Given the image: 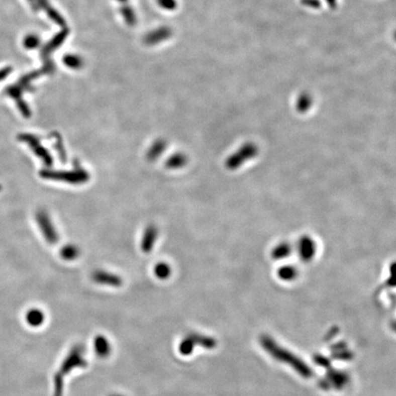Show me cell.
<instances>
[{"mask_svg":"<svg viewBox=\"0 0 396 396\" xmlns=\"http://www.w3.org/2000/svg\"><path fill=\"white\" fill-rule=\"evenodd\" d=\"M85 349L83 345L77 344L73 347L69 351L67 356L61 365L60 370H58L55 375V396H62L63 388V378L64 376L68 375L69 372L76 369L82 368L84 369L87 367L88 362L84 357Z\"/></svg>","mask_w":396,"mask_h":396,"instance_id":"6da1fadb","label":"cell"},{"mask_svg":"<svg viewBox=\"0 0 396 396\" xmlns=\"http://www.w3.org/2000/svg\"><path fill=\"white\" fill-rule=\"evenodd\" d=\"M217 345H218L217 339L213 337L191 332L188 333L185 337H183V339L181 340L179 344V352L183 356H189L193 353L195 347L197 346L211 350L214 349L217 347Z\"/></svg>","mask_w":396,"mask_h":396,"instance_id":"7a4b0ae2","label":"cell"},{"mask_svg":"<svg viewBox=\"0 0 396 396\" xmlns=\"http://www.w3.org/2000/svg\"><path fill=\"white\" fill-rule=\"evenodd\" d=\"M46 178L70 182L72 184H83L90 179L88 172L83 169H78L72 172H53L49 171L43 173Z\"/></svg>","mask_w":396,"mask_h":396,"instance_id":"3957f363","label":"cell"},{"mask_svg":"<svg viewBox=\"0 0 396 396\" xmlns=\"http://www.w3.org/2000/svg\"><path fill=\"white\" fill-rule=\"evenodd\" d=\"M255 154V148L250 144H246L240 149V151H237L234 154L227 160L226 166L230 170H234L236 168L240 166L246 160L250 159L251 157Z\"/></svg>","mask_w":396,"mask_h":396,"instance_id":"277c9868","label":"cell"},{"mask_svg":"<svg viewBox=\"0 0 396 396\" xmlns=\"http://www.w3.org/2000/svg\"><path fill=\"white\" fill-rule=\"evenodd\" d=\"M92 280L100 285H107L110 287H120L123 284L121 277L115 273L109 272L104 270H96L92 273Z\"/></svg>","mask_w":396,"mask_h":396,"instance_id":"5b68a950","label":"cell"},{"mask_svg":"<svg viewBox=\"0 0 396 396\" xmlns=\"http://www.w3.org/2000/svg\"><path fill=\"white\" fill-rule=\"evenodd\" d=\"M159 236V230L155 225H149L147 227L141 239V250L144 253H150L155 246Z\"/></svg>","mask_w":396,"mask_h":396,"instance_id":"8992f818","label":"cell"},{"mask_svg":"<svg viewBox=\"0 0 396 396\" xmlns=\"http://www.w3.org/2000/svg\"><path fill=\"white\" fill-rule=\"evenodd\" d=\"M94 352L99 358H108L112 352V345L104 335H97L93 341Z\"/></svg>","mask_w":396,"mask_h":396,"instance_id":"52a82bcc","label":"cell"},{"mask_svg":"<svg viewBox=\"0 0 396 396\" xmlns=\"http://www.w3.org/2000/svg\"><path fill=\"white\" fill-rule=\"evenodd\" d=\"M38 219H39V223L41 226V229H42L46 240L52 244L56 243V241L58 240L57 233L54 230L51 220L48 218L47 215L42 212L39 214Z\"/></svg>","mask_w":396,"mask_h":396,"instance_id":"ba28073f","label":"cell"},{"mask_svg":"<svg viewBox=\"0 0 396 396\" xmlns=\"http://www.w3.org/2000/svg\"><path fill=\"white\" fill-rule=\"evenodd\" d=\"M22 138L24 139L23 141H26L31 146H32L33 150L36 152L37 155H39V156L42 158V160L45 162L46 165H51V164H52V157L50 156L49 152H48L45 149L42 148V146H41L40 143H39V141H36V139H34L32 136L29 135L24 136V137L22 136Z\"/></svg>","mask_w":396,"mask_h":396,"instance_id":"9c48e42d","label":"cell"},{"mask_svg":"<svg viewBox=\"0 0 396 396\" xmlns=\"http://www.w3.org/2000/svg\"><path fill=\"white\" fill-rule=\"evenodd\" d=\"M167 141L163 139H159L154 141L150 149L147 151V160L149 162H153L162 155L164 151L166 150Z\"/></svg>","mask_w":396,"mask_h":396,"instance_id":"30bf717a","label":"cell"},{"mask_svg":"<svg viewBox=\"0 0 396 396\" xmlns=\"http://www.w3.org/2000/svg\"><path fill=\"white\" fill-rule=\"evenodd\" d=\"M25 319L29 326H31L32 328H39L44 323L45 315L42 310L38 308H32L27 312Z\"/></svg>","mask_w":396,"mask_h":396,"instance_id":"8fae6325","label":"cell"},{"mask_svg":"<svg viewBox=\"0 0 396 396\" xmlns=\"http://www.w3.org/2000/svg\"><path fill=\"white\" fill-rule=\"evenodd\" d=\"M187 156L184 153L177 152V153L172 154V156L167 159L165 166L171 170H176V169H180V168L185 166L187 164Z\"/></svg>","mask_w":396,"mask_h":396,"instance_id":"7c38bea8","label":"cell"},{"mask_svg":"<svg viewBox=\"0 0 396 396\" xmlns=\"http://www.w3.org/2000/svg\"><path fill=\"white\" fill-rule=\"evenodd\" d=\"M154 274L160 280H167L172 274V268L166 262H159L154 267Z\"/></svg>","mask_w":396,"mask_h":396,"instance_id":"4fadbf2b","label":"cell"},{"mask_svg":"<svg viewBox=\"0 0 396 396\" xmlns=\"http://www.w3.org/2000/svg\"><path fill=\"white\" fill-rule=\"evenodd\" d=\"M79 254H80V250L76 246L74 245L64 246L61 250V255L63 257V259L66 261H73L77 259Z\"/></svg>","mask_w":396,"mask_h":396,"instance_id":"5bb4252c","label":"cell"},{"mask_svg":"<svg viewBox=\"0 0 396 396\" xmlns=\"http://www.w3.org/2000/svg\"><path fill=\"white\" fill-rule=\"evenodd\" d=\"M110 396H124L122 395V394H118V393H114V394H111Z\"/></svg>","mask_w":396,"mask_h":396,"instance_id":"9a60e30c","label":"cell"}]
</instances>
